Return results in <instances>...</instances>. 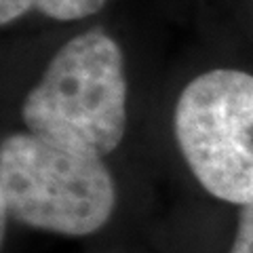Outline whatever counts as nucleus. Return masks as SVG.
Segmentation results:
<instances>
[{
	"label": "nucleus",
	"mask_w": 253,
	"mask_h": 253,
	"mask_svg": "<svg viewBox=\"0 0 253 253\" xmlns=\"http://www.w3.org/2000/svg\"><path fill=\"white\" fill-rule=\"evenodd\" d=\"M123 49L91 28L59 46L21 104L26 131L72 152L106 158L126 133Z\"/></svg>",
	"instance_id": "1"
},
{
	"label": "nucleus",
	"mask_w": 253,
	"mask_h": 253,
	"mask_svg": "<svg viewBox=\"0 0 253 253\" xmlns=\"http://www.w3.org/2000/svg\"><path fill=\"white\" fill-rule=\"evenodd\" d=\"M116 184L104 158L72 152L15 131L0 146L2 230L17 221L41 232L83 239L114 215Z\"/></svg>",
	"instance_id": "2"
},
{
	"label": "nucleus",
	"mask_w": 253,
	"mask_h": 253,
	"mask_svg": "<svg viewBox=\"0 0 253 253\" xmlns=\"http://www.w3.org/2000/svg\"><path fill=\"white\" fill-rule=\"evenodd\" d=\"M173 133L190 173L213 199L253 205V74L213 68L175 101Z\"/></svg>",
	"instance_id": "3"
},
{
	"label": "nucleus",
	"mask_w": 253,
	"mask_h": 253,
	"mask_svg": "<svg viewBox=\"0 0 253 253\" xmlns=\"http://www.w3.org/2000/svg\"><path fill=\"white\" fill-rule=\"evenodd\" d=\"M108 0H0V26L6 28L30 13L55 21H81L99 13Z\"/></svg>",
	"instance_id": "4"
},
{
	"label": "nucleus",
	"mask_w": 253,
	"mask_h": 253,
	"mask_svg": "<svg viewBox=\"0 0 253 253\" xmlns=\"http://www.w3.org/2000/svg\"><path fill=\"white\" fill-rule=\"evenodd\" d=\"M226 253H253V205L239 209L236 230Z\"/></svg>",
	"instance_id": "5"
}]
</instances>
